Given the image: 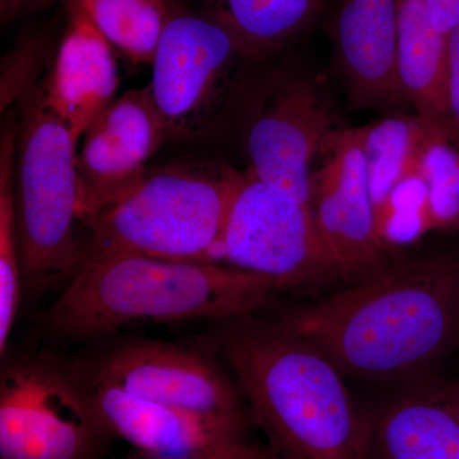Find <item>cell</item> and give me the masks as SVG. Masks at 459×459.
I'll return each mask as SVG.
<instances>
[{"instance_id":"obj_1","label":"cell","mask_w":459,"mask_h":459,"mask_svg":"<svg viewBox=\"0 0 459 459\" xmlns=\"http://www.w3.org/2000/svg\"><path fill=\"white\" fill-rule=\"evenodd\" d=\"M364 382L428 379L459 346V253L389 261L274 319Z\"/></svg>"},{"instance_id":"obj_2","label":"cell","mask_w":459,"mask_h":459,"mask_svg":"<svg viewBox=\"0 0 459 459\" xmlns=\"http://www.w3.org/2000/svg\"><path fill=\"white\" fill-rule=\"evenodd\" d=\"M276 459H367L364 411L342 371L276 320H220L210 336Z\"/></svg>"},{"instance_id":"obj_3","label":"cell","mask_w":459,"mask_h":459,"mask_svg":"<svg viewBox=\"0 0 459 459\" xmlns=\"http://www.w3.org/2000/svg\"><path fill=\"white\" fill-rule=\"evenodd\" d=\"M277 291L270 280L221 263L143 255L89 259L45 316L56 337H108L134 323L253 316Z\"/></svg>"},{"instance_id":"obj_4","label":"cell","mask_w":459,"mask_h":459,"mask_svg":"<svg viewBox=\"0 0 459 459\" xmlns=\"http://www.w3.org/2000/svg\"><path fill=\"white\" fill-rule=\"evenodd\" d=\"M243 178L244 172L213 160L148 168L87 225L86 261L143 255L208 262Z\"/></svg>"},{"instance_id":"obj_5","label":"cell","mask_w":459,"mask_h":459,"mask_svg":"<svg viewBox=\"0 0 459 459\" xmlns=\"http://www.w3.org/2000/svg\"><path fill=\"white\" fill-rule=\"evenodd\" d=\"M77 142L45 102L44 91L30 99L16 159L14 197L23 291L38 294L68 279L86 261L78 244Z\"/></svg>"},{"instance_id":"obj_6","label":"cell","mask_w":459,"mask_h":459,"mask_svg":"<svg viewBox=\"0 0 459 459\" xmlns=\"http://www.w3.org/2000/svg\"><path fill=\"white\" fill-rule=\"evenodd\" d=\"M0 459H101L115 440L71 362L3 356Z\"/></svg>"},{"instance_id":"obj_7","label":"cell","mask_w":459,"mask_h":459,"mask_svg":"<svg viewBox=\"0 0 459 459\" xmlns=\"http://www.w3.org/2000/svg\"><path fill=\"white\" fill-rule=\"evenodd\" d=\"M208 262L264 277L277 291L344 279L310 205L249 171L244 172Z\"/></svg>"},{"instance_id":"obj_8","label":"cell","mask_w":459,"mask_h":459,"mask_svg":"<svg viewBox=\"0 0 459 459\" xmlns=\"http://www.w3.org/2000/svg\"><path fill=\"white\" fill-rule=\"evenodd\" d=\"M252 56L216 13L170 17L147 86L168 138L197 140L212 131L228 105L238 60Z\"/></svg>"},{"instance_id":"obj_9","label":"cell","mask_w":459,"mask_h":459,"mask_svg":"<svg viewBox=\"0 0 459 459\" xmlns=\"http://www.w3.org/2000/svg\"><path fill=\"white\" fill-rule=\"evenodd\" d=\"M210 340L186 343L151 338L111 340L69 361L75 373L144 400L214 415L250 416L243 394L217 360Z\"/></svg>"},{"instance_id":"obj_10","label":"cell","mask_w":459,"mask_h":459,"mask_svg":"<svg viewBox=\"0 0 459 459\" xmlns=\"http://www.w3.org/2000/svg\"><path fill=\"white\" fill-rule=\"evenodd\" d=\"M362 126L338 128L313 169L309 205L344 279L359 280L389 262L371 197Z\"/></svg>"},{"instance_id":"obj_11","label":"cell","mask_w":459,"mask_h":459,"mask_svg":"<svg viewBox=\"0 0 459 459\" xmlns=\"http://www.w3.org/2000/svg\"><path fill=\"white\" fill-rule=\"evenodd\" d=\"M168 138L148 87L114 100L93 120L77 151L78 217L89 225L146 174L151 157Z\"/></svg>"},{"instance_id":"obj_12","label":"cell","mask_w":459,"mask_h":459,"mask_svg":"<svg viewBox=\"0 0 459 459\" xmlns=\"http://www.w3.org/2000/svg\"><path fill=\"white\" fill-rule=\"evenodd\" d=\"M340 126L322 92L292 81L265 102L247 134L250 174L309 204L313 162Z\"/></svg>"},{"instance_id":"obj_13","label":"cell","mask_w":459,"mask_h":459,"mask_svg":"<svg viewBox=\"0 0 459 459\" xmlns=\"http://www.w3.org/2000/svg\"><path fill=\"white\" fill-rule=\"evenodd\" d=\"M72 367V365H71ZM78 374V373H77ZM115 439L153 459H193L244 442L250 416L214 415L144 400L78 374Z\"/></svg>"},{"instance_id":"obj_14","label":"cell","mask_w":459,"mask_h":459,"mask_svg":"<svg viewBox=\"0 0 459 459\" xmlns=\"http://www.w3.org/2000/svg\"><path fill=\"white\" fill-rule=\"evenodd\" d=\"M367 459H459V389L424 379L364 411Z\"/></svg>"},{"instance_id":"obj_15","label":"cell","mask_w":459,"mask_h":459,"mask_svg":"<svg viewBox=\"0 0 459 459\" xmlns=\"http://www.w3.org/2000/svg\"><path fill=\"white\" fill-rule=\"evenodd\" d=\"M336 49L352 104L392 108L406 101L400 74L397 0H343Z\"/></svg>"},{"instance_id":"obj_16","label":"cell","mask_w":459,"mask_h":459,"mask_svg":"<svg viewBox=\"0 0 459 459\" xmlns=\"http://www.w3.org/2000/svg\"><path fill=\"white\" fill-rule=\"evenodd\" d=\"M119 82L113 47L93 25L80 0H72L71 21L44 90L45 102L78 143L93 120L117 99Z\"/></svg>"},{"instance_id":"obj_17","label":"cell","mask_w":459,"mask_h":459,"mask_svg":"<svg viewBox=\"0 0 459 459\" xmlns=\"http://www.w3.org/2000/svg\"><path fill=\"white\" fill-rule=\"evenodd\" d=\"M400 74L406 101L425 122L446 129V41L427 0H397ZM448 131V129H446Z\"/></svg>"},{"instance_id":"obj_18","label":"cell","mask_w":459,"mask_h":459,"mask_svg":"<svg viewBox=\"0 0 459 459\" xmlns=\"http://www.w3.org/2000/svg\"><path fill=\"white\" fill-rule=\"evenodd\" d=\"M430 124L419 115H392L362 126V148L376 214L392 193L420 169Z\"/></svg>"},{"instance_id":"obj_19","label":"cell","mask_w":459,"mask_h":459,"mask_svg":"<svg viewBox=\"0 0 459 459\" xmlns=\"http://www.w3.org/2000/svg\"><path fill=\"white\" fill-rule=\"evenodd\" d=\"M96 29L135 65H151L170 16L164 0H80Z\"/></svg>"},{"instance_id":"obj_20","label":"cell","mask_w":459,"mask_h":459,"mask_svg":"<svg viewBox=\"0 0 459 459\" xmlns=\"http://www.w3.org/2000/svg\"><path fill=\"white\" fill-rule=\"evenodd\" d=\"M225 20L253 54L279 48L312 22L319 0H217Z\"/></svg>"},{"instance_id":"obj_21","label":"cell","mask_w":459,"mask_h":459,"mask_svg":"<svg viewBox=\"0 0 459 459\" xmlns=\"http://www.w3.org/2000/svg\"><path fill=\"white\" fill-rule=\"evenodd\" d=\"M14 174V138L9 133H4L0 152V356L8 352L9 336L17 319L23 292Z\"/></svg>"},{"instance_id":"obj_22","label":"cell","mask_w":459,"mask_h":459,"mask_svg":"<svg viewBox=\"0 0 459 459\" xmlns=\"http://www.w3.org/2000/svg\"><path fill=\"white\" fill-rule=\"evenodd\" d=\"M420 171L428 189L433 230L459 229V143L440 126H431Z\"/></svg>"},{"instance_id":"obj_23","label":"cell","mask_w":459,"mask_h":459,"mask_svg":"<svg viewBox=\"0 0 459 459\" xmlns=\"http://www.w3.org/2000/svg\"><path fill=\"white\" fill-rule=\"evenodd\" d=\"M446 129L459 143V29L446 41Z\"/></svg>"},{"instance_id":"obj_24","label":"cell","mask_w":459,"mask_h":459,"mask_svg":"<svg viewBox=\"0 0 459 459\" xmlns=\"http://www.w3.org/2000/svg\"><path fill=\"white\" fill-rule=\"evenodd\" d=\"M123 459H153L142 455V453H133L128 457ZM193 459H276L272 455L267 446H259V444H250L247 440L231 444V446H223L221 449L208 453L202 457Z\"/></svg>"},{"instance_id":"obj_25","label":"cell","mask_w":459,"mask_h":459,"mask_svg":"<svg viewBox=\"0 0 459 459\" xmlns=\"http://www.w3.org/2000/svg\"><path fill=\"white\" fill-rule=\"evenodd\" d=\"M427 4L437 31L448 38L459 29V0H427Z\"/></svg>"},{"instance_id":"obj_26","label":"cell","mask_w":459,"mask_h":459,"mask_svg":"<svg viewBox=\"0 0 459 459\" xmlns=\"http://www.w3.org/2000/svg\"><path fill=\"white\" fill-rule=\"evenodd\" d=\"M38 2L40 0H0V16L3 21L12 20Z\"/></svg>"},{"instance_id":"obj_27","label":"cell","mask_w":459,"mask_h":459,"mask_svg":"<svg viewBox=\"0 0 459 459\" xmlns=\"http://www.w3.org/2000/svg\"><path fill=\"white\" fill-rule=\"evenodd\" d=\"M457 386H458V389H459V382L457 383Z\"/></svg>"},{"instance_id":"obj_28","label":"cell","mask_w":459,"mask_h":459,"mask_svg":"<svg viewBox=\"0 0 459 459\" xmlns=\"http://www.w3.org/2000/svg\"><path fill=\"white\" fill-rule=\"evenodd\" d=\"M40 2H45V0H40Z\"/></svg>"}]
</instances>
